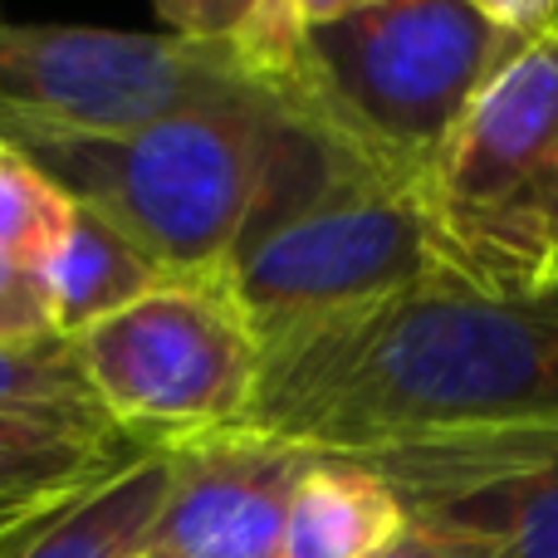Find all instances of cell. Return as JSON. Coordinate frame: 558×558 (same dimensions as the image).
<instances>
[{"label": "cell", "mask_w": 558, "mask_h": 558, "mask_svg": "<svg viewBox=\"0 0 558 558\" xmlns=\"http://www.w3.org/2000/svg\"><path fill=\"white\" fill-rule=\"evenodd\" d=\"M137 456H147V446L128 441L113 426L0 407V514L64 510L128 471Z\"/></svg>", "instance_id": "9"}, {"label": "cell", "mask_w": 558, "mask_h": 558, "mask_svg": "<svg viewBox=\"0 0 558 558\" xmlns=\"http://www.w3.org/2000/svg\"><path fill=\"white\" fill-rule=\"evenodd\" d=\"M520 39L475 0H367L294 35L289 108L422 196L436 157Z\"/></svg>", "instance_id": "3"}, {"label": "cell", "mask_w": 558, "mask_h": 558, "mask_svg": "<svg viewBox=\"0 0 558 558\" xmlns=\"http://www.w3.org/2000/svg\"><path fill=\"white\" fill-rule=\"evenodd\" d=\"M304 118L284 104H221L123 137L0 128L69 202L113 221L167 279H216L270 192Z\"/></svg>", "instance_id": "4"}, {"label": "cell", "mask_w": 558, "mask_h": 558, "mask_svg": "<svg viewBox=\"0 0 558 558\" xmlns=\"http://www.w3.org/2000/svg\"><path fill=\"white\" fill-rule=\"evenodd\" d=\"M357 5H367V0H284L289 20H294V35L304 25H324V20L348 15V10H357Z\"/></svg>", "instance_id": "20"}, {"label": "cell", "mask_w": 558, "mask_h": 558, "mask_svg": "<svg viewBox=\"0 0 558 558\" xmlns=\"http://www.w3.org/2000/svg\"><path fill=\"white\" fill-rule=\"evenodd\" d=\"M451 270L544 284L558 270V29L520 39L422 186Z\"/></svg>", "instance_id": "5"}, {"label": "cell", "mask_w": 558, "mask_h": 558, "mask_svg": "<svg viewBox=\"0 0 558 558\" xmlns=\"http://www.w3.org/2000/svg\"><path fill=\"white\" fill-rule=\"evenodd\" d=\"M45 514H54V510H45ZM29 520H39V514H0V534L20 530V524H29Z\"/></svg>", "instance_id": "21"}, {"label": "cell", "mask_w": 558, "mask_h": 558, "mask_svg": "<svg viewBox=\"0 0 558 558\" xmlns=\"http://www.w3.org/2000/svg\"><path fill=\"white\" fill-rule=\"evenodd\" d=\"M153 5L167 20V35L241 49L289 98L284 84L289 59H294V20H289L284 0H153Z\"/></svg>", "instance_id": "14"}, {"label": "cell", "mask_w": 558, "mask_h": 558, "mask_svg": "<svg viewBox=\"0 0 558 558\" xmlns=\"http://www.w3.org/2000/svg\"><path fill=\"white\" fill-rule=\"evenodd\" d=\"M554 29H558V15H554Z\"/></svg>", "instance_id": "24"}, {"label": "cell", "mask_w": 558, "mask_h": 558, "mask_svg": "<svg viewBox=\"0 0 558 558\" xmlns=\"http://www.w3.org/2000/svg\"><path fill=\"white\" fill-rule=\"evenodd\" d=\"M172 490V456L147 451L128 471L35 520L0 558H137Z\"/></svg>", "instance_id": "13"}, {"label": "cell", "mask_w": 558, "mask_h": 558, "mask_svg": "<svg viewBox=\"0 0 558 558\" xmlns=\"http://www.w3.org/2000/svg\"><path fill=\"white\" fill-rule=\"evenodd\" d=\"M377 558H465V554H456L451 544L441 539V534H432L426 524H416V520H412L392 544H387L383 554H377Z\"/></svg>", "instance_id": "18"}, {"label": "cell", "mask_w": 558, "mask_h": 558, "mask_svg": "<svg viewBox=\"0 0 558 558\" xmlns=\"http://www.w3.org/2000/svg\"><path fill=\"white\" fill-rule=\"evenodd\" d=\"M446 255L422 196L299 123L279 172L216 284L251 318L260 353L407 294Z\"/></svg>", "instance_id": "2"}, {"label": "cell", "mask_w": 558, "mask_h": 558, "mask_svg": "<svg viewBox=\"0 0 558 558\" xmlns=\"http://www.w3.org/2000/svg\"><path fill=\"white\" fill-rule=\"evenodd\" d=\"M69 343L104 416L147 451L245 432L255 412L260 338L216 279H167Z\"/></svg>", "instance_id": "7"}, {"label": "cell", "mask_w": 558, "mask_h": 558, "mask_svg": "<svg viewBox=\"0 0 558 558\" xmlns=\"http://www.w3.org/2000/svg\"><path fill=\"white\" fill-rule=\"evenodd\" d=\"M475 5H485V10H490V15H500V5H495V0H475Z\"/></svg>", "instance_id": "23"}, {"label": "cell", "mask_w": 558, "mask_h": 558, "mask_svg": "<svg viewBox=\"0 0 558 558\" xmlns=\"http://www.w3.org/2000/svg\"><path fill=\"white\" fill-rule=\"evenodd\" d=\"M554 275H558V270H554Z\"/></svg>", "instance_id": "26"}, {"label": "cell", "mask_w": 558, "mask_h": 558, "mask_svg": "<svg viewBox=\"0 0 558 558\" xmlns=\"http://www.w3.org/2000/svg\"><path fill=\"white\" fill-rule=\"evenodd\" d=\"M0 407L5 412L64 416V422H84V426H113L104 416V407L94 402V392H88L84 367H78L69 338L0 343Z\"/></svg>", "instance_id": "15"}, {"label": "cell", "mask_w": 558, "mask_h": 558, "mask_svg": "<svg viewBox=\"0 0 558 558\" xmlns=\"http://www.w3.org/2000/svg\"><path fill=\"white\" fill-rule=\"evenodd\" d=\"M495 5H500L505 25H514L520 35H534V29L554 25V15H558V0H495Z\"/></svg>", "instance_id": "19"}, {"label": "cell", "mask_w": 558, "mask_h": 558, "mask_svg": "<svg viewBox=\"0 0 558 558\" xmlns=\"http://www.w3.org/2000/svg\"><path fill=\"white\" fill-rule=\"evenodd\" d=\"M39 520H45V514H39ZM29 524H35V520H29ZM29 524H20V530H10V534H5V539H0V554H5V549H10V544H15V539H20V534H25V530H29Z\"/></svg>", "instance_id": "22"}, {"label": "cell", "mask_w": 558, "mask_h": 558, "mask_svg": "<svg viewBox=\"0 0 558 558\" xmlns=\"http://www.w3.org/2000/svg\"><path fill=\"white\" fill-rule=\"evenodd\" d=\"M251 436L377 471L407 510L558 451V275L432 270L265 353Z\"/></svg>", "instance_id": "1"}, {"label": "cell", "mask_w": 558, "mask_h": 558, "mask_svg": "<svg viewBox=\"0 0 558 558\" xmlns=\"http://www.w3.org/2000/svg\"><path fill=\"white\" fill-rule=\"evenodd\" d=\"M412 520L465 558H558V451L446 500L416 505Z\"/></svg>", "instance_id": "12"}, {"label": "cell", "mask_w": 558, "mask_h": 558, "mask_svg": "<svg viewBox=\"0 0 558 558\" xmlns=\"http://www.w3.org/2000/svg\"><path fill=\"white\" fill-rule=\"evenodd\" d=\"M221 104H284L251 54L182 35L0 25V128L123 137Z\"/></svg>", "instance_id": "6"}, {"label": "cell", "mask_w": 558, "mask_h": 558, "mask_svg": "<svg viewBox=\"0 0 558 558\" xmlns=\"http://www.w3.org/2000/svg\"><path fill=\"white\" fill-rule=\"evenodd\" d=\"M35 279L59 338H78L84 328L104 324L108 314H118V308L137 304L143 294L167 284L162 265L153 255L137 251L113 221H104L98 211H88L78 202Z\"/></svg>", "instance_id": "11"}, {"label": "cell", "mask_w": 558, "mask_h": 558, "mask_svg": "<svg viewBox=\"0 0 558 558\" xmlns=\"http://www.w3.org/2000/svg\"><path fill=\"white\" fill-rule=\"evenodd\" d=\"M0 539H5V534H0Z\"/></svg>", "instance_id": "25"}, {"label": "cell", "mask_w": 558, "mask_h": 558, "mask_svg": "<svg viewBox=\"0 0 558 558\" xmlns=\"http://www.w3.org/2000/svg\"><path fill=\"white\" fill-rule=\"evenodd\" d=\"M45 338H59V333L49 324L39 279L0 260V343H45Z\"/></svg>", "instance_id": "17"}, {"label": "cell", "mask_w": 558, "mask_h": 558, "mask_svg": "<svg viewBox=\"0 0 558 558\" xmlns=\"http://www.w3.org/2000/svg\"><path fill=\"white\" fill-rule=\"evenodd\" d=\"M407 524L412 510L377 471L308 456L289 490L275 558H377Z\"/></svg>", "instance_id": "10"}, {"label": "cell", "mask_w": 558, "mask_h": 558, "mask_svg": "<svg viewBox=\"0 0 558 558\" xmlns=\"http://www.w3.org/2000/svg\"><path fill=\"white\" fill-rule=\"evenodd\" d=\"M167 456L172 490L137 558H275L304 451L226 432Z\"/></svg>", "instance_id": "8"}, {"label": "cell", "mask_w": 558, "mask_h": 558, "mask_svg": "<svg viewBox=\"0 0 558 558\" xmlns=\"http://www.w3.org/2000/svg\"><path fill=\"white\" fill-rule=\"evenodd\" d=\"M74 202L29 157L0 143V260L35 275L59 245Z\"/></svg>", "instance_id": "16"}]
</instances>
